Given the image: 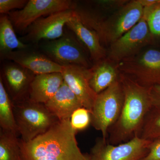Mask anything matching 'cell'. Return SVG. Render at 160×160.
I'll return each mask as SVG.
<instances>
[{
  "label": "cell",
  "instance_id": "cell-1",
  "mask_svg": "<svg viewBox=\"0 0 160 160\" xmlns=\"http://www.w3.org/2000/svg\"><path fill=\"white\" fill-rule=\"evenodd\" d=\"M124 93V104L117 122L110 128L108 142L118 145L139 136L145 120L152 109L149 88L120 73Z\"/></svg>",
  "mask_w": 160,
  "mask_h": 160
},
{
  "label": "cell",
  "instance_id": "cell-2",
  "mask_svg": "<svg viewBox=\"0 0 160 160\" xmlns=\"http://www.w3.org/2000/svg\"><path fill=\"white\" fill-rule=\"evenodd\" d=\"M70 120L59 121L44 134L24 142L19 140L23 160H89L81 151Z\"/></svg>",
  "mask_w": 160,
  "mask_h": 160
},
{
  "label": "cell",
  "instance_id": "cell-3",
  "mask_svg": "<svg viewBox=\"0 0 160 160\" xmlns=\"http://www.w3.org/2000/svg\"><path fill=\"white\" fill-rule=\"evenodd\" d=\"M143 8L139 0H132L105 18L89 12L76 10L83 24L96 32L101 43L110 45L139 22Z\"/></svg>",
  "mask_w": 160,
  "mask_h": 160
},
{
  "label": "cell",
  "instance_id": "cell-4",
  "mask_svg": "<svg viewBox=\"0 0 160 160\" xmlns=\"http://www.w3.org/2000/svg\"><path fill=\"white\" fill-rule=\"evenodd\" d=\"M13 105L21 140L24 142L44 134L59 121L44 104L33 102L28 99Z\"/></svg>",
  "mask_w": 160,
  "mask_h": 160
},
{
  "label": "cell",
  "instance_id": "cell-5",
  "mask_svg": "<svg viewBox=\"0 0 160 160\" xmlns=\"http://www.w3.org/2000/svg\"><path fill=\"white\" fill-rule=\"evenodd\" d=\"M124 101L122 86L119 80L97 94L91 112L92 126L107 139L110 128L119 118Z\"/></svg>",
  "mask_w": 160,
  "mask_h": 160
},
{
  "label": "cell",
  "instance_id": "cell-6",
  "mask_svg": "<svg viewBox=\"0 0 160 160\" xmlns=\"http://www.w3.org/2000/svg\"><path fill=\"white\" fill-rule=\"evenodd\" d=\"M120 73L146 87L160 85V51L149 49L117 63Z\"/></svg>",
  "mask_w": 160,
  "mask_h": 160
},
{
  "label": "cell",
  "instance_id": "cell-7",
  "mask_svg": "<svg viewBox=\"0 0 160 160\" xmlns=\"http://www.w3.org/2000/svg\"><path fill=\"white\" fill-rule=\"evenodd\" d=\"M152 142L136 137L128 142L112 145L98 138L88 153L89 160H140L149 151Z\"/></svg>",
  "mask_w": 160,
  "mask_h": 160
},
{
  "label": "cell",
  "instance_id": "cell-8",
  "mask_svg": "<svg viewBox=\"0 0 160 160\" xmlns=\"http://www.w3.org/2000/svg\"><path fill=\"white\" fill-rule=\"evenodd\" d=\"M152 37L147 23L142 18L134 27L109 45L107 58L117 64L134 56L152 42Z\"/></svg>",
  "mask_w": 160,
  "mask_h": 160
},
{
  "label": "cell",
  "instance_id": "cell-9",
  "mask_svg": "<svg viewBox=\"0 0 160 160\" xmlns=\"http://www.w3.org/2000/svg\"><path fill=\"white\" fill-rule=\"evenodd\" d=\"M83 45L77 38L64 34L58 39L43 45L42 49L46 56L60 66H78L91 68Z\"/></svg>",
  "mask_w": 160,
  "mask_h": 160
},
{
  "label": "cell",
  "instance_id": "cell-10",
  "mask_svg": "<svg viewBox=\"0 0 160 160\" xmlns=\"http://www.w3.org/2000/svg\"><path fill=\"white\" fill-rule=\"evenodd\" d=\"M75 9L73 2L69 0H29L22 9L8 13L15 29L24 31L43 16Z\"/></svg>",
  "mask_w": 160,
  "mask_h": 160
},
{
  "label": "cell",
  "instance_id": "cell-11",
  "mask_svg": "<svg viewBox=\"0 0 160 160\" xmlns=\"http://www.w3.org/2000/svg\"><path fill=\"white\" fill-rule=\"evenodd\" d=\"M75 9L60 12L37 20L27 29L26 38L33 42L58 39L64 35V27L75 14Z\"/></svg>",
  "mask_w": 160,
  "mask_h": 160
},
{
  "label": "cell",
  "instance_id": "cell-12",
  "mask_svg": "<svg viewBox=\"0 0 160 160\" xmlns=\"http://www.w3.org/2000/svg\"><path fill=\"white\" fill-rule=\"evenodd\" d=\"M64 82L78 98L83 107L91 112L97 94L89 84V68L78 66H63Z\"/></svg>",
  "mask_w": 160,
  "mask_h": 160
},
{
  "label": "cell",
  "instance_id": "cell-13",
  "mask_svg": "<svg viewBox=\"0 0 160 160\" xmlns=\"http://www.w3.org/2000/svg\"><path fill=\"white\" fill-rule=\"evenodd\" d=\"M26 49L14 50L3 56L36 75L54 72L62 73V66L52 61L46 56Z\"/></svg>",
  "mask_w": 160,
  "mask_h": 160
},
{
  "label": "cell",
  "instance_id": "cell-14",
  "mask_svg": "<svg viewBox=\"0 0 160 160\" xmlns=\"http://www.w3.org/2000/svg\"><path fill=\"white\" fill-rule=\"evenodd\" d=\"M35 75L18 64L5 67L6 89L12 102H20L29 99L30 85Z\"/></svg>",
  "mask_w": 160,
  "mask_h": 160
},
{
  "label": "cell",
  "instance_id": "cell-15",
  "mask_svg": "<svg viewBox=\"0 0 160 160\" xmlns=\"http://www.w3.org/2000/svg\"><path fill=\"white\" fill-rule=\"evenodd\" d=\"M66 26L88 49L90 59L94 63L107 58V50L102 45L98 36L83 24L76 10Z\"/></svg>",
  "mask_w": 160,
  "mask_h": 160
},
{
  "label": "cell",
  "instance_id": "cell-16",
  "mask_svg": "<svg viewBox=\"0 0 160 160\" xmlns=\"http://www.w3.org/2000/svg\"><path fill=\"white\" fill-rule=\"evenodd\" d=\"M44 105L59 121L70 120L76 110L83 107L78 98L64 81L56 93Z\"/></svg>",
  "mask_w": 160,
  "mask_h": 160
},
{
  "label": "cell",
  "instance_id": "cell-17",
  "mask_svg": "<svg viewBox=\"0 0 160 160\" xmlns=\"http://www.w3.org/2000/svg\"><path fill=\"white\" fill-rule=\"evenodd\" d=\"M64 82L62 73L35 75L29 89V99L33 102L45 104L56 93Z\"/></svg>",
  "mask_w": 160,
  "mask_h": 160
},
{
  "label": "cell",
  "instance_id": "cell-18",
  "mask_svg": "<svg viewBox=\"0 0 160 160\" xmlns=\"http://www.w3.org/2000/svg\"><path fill=\"white\" fill-rule=\"evenodd\" d=\"M89 84L97 94H99L119 80L120 72L117 64L106 58L94 63L89 68Z\"/></svg>",
  "mask_w": 160,
  "mask_h": 160
},
{
  "label": "cell",
  "instance_id": "cell-19",
  "mask_svg": "<svg viewBox=\"0 0 160 160\" xmlns=\"http://www.w3.org/2000/svg\"><path fill=\"white\" fill-rule=\"evenodd\" d=\"M0 127L4 131L20 135L15 118L13 105L5 88L2 77L0 78Z\"/></svg>",
  "mask_w": 160,
  "mask_h": 160
},
{
  "label": "cell",
  "instance_id": "cell-20",
  "mask_svg": "<svg viewBox=\"0 0 160 160\" xmlns=\"http://www.w3.org/2000/svg\"><path fill=\"white\" fill-rule=\"evenodd\" d=\"M28 48V46L18 38L14 28L7 15H2L0 18V51L1 55L14 51L15 49L22 50Z\"/></svg>",
  "mask_w": 160,
  "mask_h": 160
},
{
  "label": "cell",
  "instance_id": "cell-21",
  "mask_svg": "<svg viewBox=\"0 0 160 160\" xmlns=\"http://www.w3.org/2000/svg\"><path fill=\"white\" fill-rule=\"evenodd\" d=\"M16 135L0 129V160H23Z\"/></svg>",
  "mask_w": 160,
  "mask_h": 160
},
{
  "label": "cell",
  "instance_id": "cell-22",
  "mask_svg": "<svg viewBox=\"0 0 160 160\" xmlns=\"http://www.w3.org/2000/svg\"><path fill=\"white\" fill-rule=\"evenodd\" d=\"M139 137L151 142L160 140V111L152 109L146 117Z\"/></svg>",
  "mask_w": 160,
  "mask_h": 160
},
{
  "label": "cell",
  "instance_id": "cell-23",
  "mask_svg": "<svg viewBox=\"0 0 160 160\" xmlns=\"http://www.w3.org/2000/svg\"><path fill=\"white\" fill-rule=\"evenodd\" d=\"M142 18L153 36H160V1L153 5L144 7Z\"/></svg>",
  "mask_w": 160,
  "mask_h": 160
},
{
  "label": "cell",
  "instance_id": "cell-24",
  "mask_svg": "<svg viewBox=\"0 0 160 160\" xmlns=\"http://www.w3.org/2000/svg\"><path fill=\"white\" fill-rule=\"evenodd\" d=\"M70 121L76 132L85 130L91 124V111L84 107L79 108L72 115Z\"/></svg>",
  "mask_w": 160,
  "mask_h": 160
},
{
  "label": "cell",
  "instance_id": "cell-25",
  "mask_svg": "<svg viewBox=\"0 0 160 160\" xmlns=\"http://www.w3.org/2000/svg\"><path fill=\"white\" fill-rule=\"evenodd\" d=\"M27 0H0V13H9L12 9H22L25 7Z\"/></svg>",
  "mask_w": 160,
  "mask_h": 160
},
{
  "label": "cell",
  "instance_id": "cell-26",
  "mask_svg": "<svg viewBox=\"0 0 160 160\" xmlns=\"http://www.w3.org/2000/svg\"><path fill=\"white\" fill-rule=\"evenodd\" d=\"M129 1L126 0H100L94 1L98 7L106 10L115 11L124 6Z\"/></svg>",
  "mask_w": 160,
  "mask_h": 160
},
{
  "label": "cell",
  "instance_id": "cell-27",
  "mask_svg": "<svg viewBox=\"0 0 160 160\" xmlns=\"http://www.w3.org/2000/svg\"><path fill=\"white\" fill-rule=\"evenodd\" d=\"M140 160H160V140L152 142L148 153Z\"/></svg>",
  "mask_w": 160,
  "mask_h": 160
},
{
  "label": "cell",
  "instance_id": "cell-28",
  "mask_svg": "<svg viewBox=\"0 0 160 160\" xmlns=\"http://www.w3.org/2000/svg\"><path fill=\"white\" fill-rule=\"evenodd\" d=\"M152 109L160 111V85L149 87Z\"/></svg>",
  "mask_w": 160,
  "mask_h": 160
}]
</instances>
